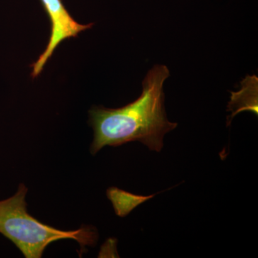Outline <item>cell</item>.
Listing matches in <instances>:
<instances>
[{"label":"cell","instance_id":"cell-4","mask_svg":"<svg viewBox=\"0 0 258 258\" xmlns=\"http://www.w3.org/2000/svg\"><path fill=\"white\" fill-rule=\"evenodd\" d=\"M242 88L238 92L231 93L227 111L232 114L229 115L227 125L231 120L240 112L251 111L257 115L258 79L255 76H247L241 83Z\"/></svg>","mask_w":258,"mask_h":258},{"label":"cell","instance_id":"cell-3","mask_svg":"<svg viewBox=\"0 0 258 258\" xmlns=\"http://www.w3.org/2000/svg\"><path fill=\"white\" fill-rule=\"evenodd\" d=\"M41 3L50 20L51 34L45 51L32 64L31 76L33 79L42 72L44 66L61 42L77 37L80 32L92 28L93 25V23L82 25L77 23L69 14L61 0H41Z\"/></svg>","mask_w":258,"mask_h":258},{"label":"cell","instance_id":"cell-1","mask_svg":"<svg viewBox=\"0 0 258 258\" xmlns=\"http://www.w3.org/2000/svg\"><path fill=\"white\" fill-rule=\"evenodd\" d=\"M170 76L164 64H156L142 83L143 91L136 101L116 109L94 106L90 110V124L93 129L91 154L106 146L119 147L139 142L150 150L159 152L166 134L177 123L166 118L164 83Z\"/></svg>","mask_w":258,"mask_h":258},{"label":"cell","instance_id":"cell-2","mask_svg":"<svg viewBox=\"0 0 258 258\" xmlns=\"http://www.w3.org/2000/svg\"><path fill=\"white\" fill-rule=\"evenodd\" d=\"M28 189L21 184L11 198L0 201V233L11 240L27 258H40L51 242L71 239L81 246H93L98 240L94 227L64 231L45 225L27 211Z\"/></svg>","mask_w":258,"mask_h":258}]
</instances>
